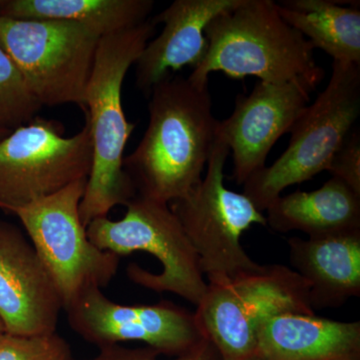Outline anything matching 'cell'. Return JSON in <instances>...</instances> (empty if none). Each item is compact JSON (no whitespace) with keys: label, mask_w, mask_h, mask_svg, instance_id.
I'll return each instance as SVG.
<instances>
[{"label":"cell","mask_w":360,"mask_h":360,"mask_svg":"<svg viewBox=\"0 0 360 360\" xmlns=\"http://www.w3.org/2000/svg\"><path fill=\"white\" fill-rule=\"evenodd\" d=\"M231 150L215 141L205 179L169 207L200 258L208 283H219L257 269L240 238L253 224L267 226L266 217L243 193L224 186V165Z\"/></svg>","instance_id":"obj_9"},{"label":"cell","mask_w":360,"mask_h":360,"mask_svg":"<svg viewBox=\"0 0 360 360\" xmlns=\"http://www.w3.org/2000/svg\"><path fill=\"white\" fill-rule=\"evenodd\" d=\"M153 20L106 35L97 49L87 85L85 108L92 146V163L79 205L85 227L92 220L108 217L112 208L127 205L137 195L123 169L124 149L135 123L127 120L122 86L155 27Z\"/></svg>","instance_id":"obj_2"},{"label":"cell","mask_w":360,"mask_h":360,"mask_svg":"<svg viewBox=\"0 0 360 360\" xmlns=\"http://www.w3.org/2000/svg\"><path fill=\"white\" fill-rule=\"evenodd\" d=\"M292 270L309 288L312 309H335L360 295V229L288 239Z\"/></svg>","instance_id":"obj_15"},{"label":"cell","mask_w":360,"mask_h":360,"mask_svg":"<svg viewBox=\"0 0 360 360\" xmlns=\"http://www.w3.org/2000/svg\"><path fill=\"white\" fill-rule=\"evenodd\" d=\"M65 310L71 329L98 348L139 341L160 355L179 357L208 340L194 312L167 300L153 305L120 304L94 288Z\"/></svg>","instance_id":"obj_11"},{"label":"cell","mask_w":360,"mask_h":360,"mask_svg":"<svg viewBox=\"0 0 360 360\" xmlns=\"http://www.w3.org/2000/svg\"><path fill=\"white\" fill-rule=\"evenodd\" d=\"M125 207L122 219L92 220L86 227L89 240L120 257L135 251L150 253L162 271L153 274L132 264L127 267L129 279L156 292L174 293L198 307L207 283L198 253L169 205L136 195Z\"/></svg>","instance_id":"obj_6"},{"label":"cell","mask_w":360,"mask_h":360,"mask_svg":"<svg viewBox=\"0 0 360 360\" xmlns=\"http://www.w3.org/2000/svg\"><path fill=\"white\" fill-rule=\"evenodd\" d=\"M205 37L207 53L188 77L195 82H207L210 73L220 71L233 79H302L317 87L326 75L311 44L281 18L272 0H241L210 21Z\"/></svg>","instance_id":"obj_3"},{"label":"cell","mask_w":360,"mask_h":360,"mask_svg":"<svg viewBox=\"0 0 360 360\" xmlns=\"http://www.w3.org/2000/svg\"><path fill=\"white\" fill-rule=\"evenodd\" d=\"M250 360H257V359H250Z\"/></svg>","instance_id":"obj_26"},{"label":"cell","mask_w":360,"mask_h":360,"mask_svg":"<svg viewBox=\"0 0 360 360\" xmlns=\"http://www.w3.org/2000/svg\"><path fill=\"white\" fill-rule=\"evenodd\" d=\"M11 131H7V130L0 129V139H4L6 135L11 134Z\"/></svg>","instance_id":"obj_25"},{"label":"cell","mask_w":360,"mask_h":360,"mask_svg":"<svg viewBox=\"0 0 360 360\" xmlns=\"http://www.w3.org/2000/svg\"><path fill=\"white\" fill-rule=\"evenodd\" d=\"M359 115L360 65L333 61L326 89L293 125L286 150L271 165L250 177L243 193L262 212L288 186L328 169Z\"/></svg>","instance_id":"obj_4"},{"label":"cell","mask_w":360,"mask_h":360,"mask_svg":"<svg viewBox=\"0 0 360 360\" xmlns=\"http://www.w3.org/2000/svg\"><path fill=\"white\" fill-rule=\"evenodd\" d=\"M6 326H4V322L0 319V336L6 335Z\"/></svg>","instance_id":"obj_24"},{"label":"cell","mask_w":360,"mask_h":360,"mask_svg":"<svg viewBox=\"0 0 360 360\" xmlns=\"http://www.w3.org/2000/svg\"><path fill=\"white\" fill-rule=\"evenodd\" d=\"M241 0H175L155 16L163 30L148 41L135 63L136 86L150 94L158 82L172 72L191 66L195 70L208 51L206 26L219 14L238 6Z\"/></svg>","instance_id":"obj_14"},{"label":"cell","mask_w":360,"mask_h":360,"mask_svg":"<svg viewBox=\"0 0 360 360\" xmlns=\"http://www.w3.org/2000/svg\"><path fill=\"white\" fill-rule=\"evenodd\" d=\"M328 172L360 194V131L352 130L331 158Z\"/></svg>","instance_id":"obj_22"},{"label":"cell","mask_w":360,"mask_h":360,"mask_svg":"<svg viewBox=\"0 0 360 360\" xmlns=\"http://www.w3.org/2000/svg\"><path fill=\"white\" fill-rule=\"evenodd\" d=\"M288 312L314 314L307 284L290 267L269 264L207 283L194 314L221 360H250L255 359L260 328Z\"/></svg>","instance_id":"obj_5"},{"label":"cell","mask_w":360,"mask_h":360,"mask_svg":"<svg viewBox=\"0 0 360 360\" xmlns=\"http://www.w3.org/2000/svg\"><path fill=\"white\" fill-rule=\"evenodd\" d=\"M158 355L160 354L150 347L127 348L116 345L99 348L98 354L96 356L82 360H160L158 359ZM170 360H221V357L214 345L208 340L202 347L191 354Z\"/></svg>","instance_id":"obj_23"},{"label":"cell","mask_w":360,"mask_h":360,"mask_svg":"<svg viewBox=\"0 0 360 360\" xmlns=\"http://www.w3.org/2000/svg\"><path fill=\"white\" fill-rule=\"evenodd\" d=\"M284 0L276 2L281 18L302 33L314 49L333 61L360 65V9L356 1Z\"/></svg>","instance_id":"obj_19"},{"label":"cell","mask_w":360,"mask_h":360,"mask_svg":"<svg viewBox=\"0 0 360 360\" xmlns=\"http://www.w3.org/2000/svg\"><path fill=\"white\" fill-rule=\"evenodd\" d=\"M257 360H360V322L283 314L257 335Z\"/></svg>","instance_id":"obj_16"},{"label":"cell","mask_w":360,"mask_h":360,"mask_svg":"<svg viewBox=\"0 0 360 360\" xmlns=\"http://www.w3.org/2000/svg\"><path fill=\"white\" fill-rule=\"evenodd\" d=\"M153 0H0V16L79 23L101 37L148 20Z\"/></svg>","instance_id":"obj_18"},{"label":"cell","mask_w":360,"mask_h":360,"mask_svg":"<svg viewBox=\"0 0 360 360\" xmlns=\"http://www.w3.org/2000/svg\"><path fill=\"white\" fill-rule=\"evenodd\" d=\"M63 302L30 239L0 220V319L7 335L56 333Z\"/></svg>","instance_id":"obj_13"},{"label":"cell","mask_w":360,"mask_h":360,"mask_svg":"<svg viewBox=\"0 0 360 360\" xmlns=\"http://www.w3.org/2000/svg\"><path fill=\"white\" fill-rule=\"evenodd\" d=\"M316 87L302 79L258 82L248 96L239 94L229 117L217 122L215 139L232 151L234 181L243 186L266 167L274 144L290 132Z\"/></svg>","instance_id":"obj_12"},{"label":"cell","mask_w":360,"mask_h":360,"mask_svg":"<svg viewBox=\"0 0 360 360\" xmlns=\"http://www.w3.org/2000/svg\"><path fill=\"white\" fill-rule=\"evenodd\" d=\"M92 146L89 127L73 136L56 120L34 117L0 139V208L11 214L87 179Z\"/></svg>","instance_id":"obj_10"},{"label":"cell","mask_w":360,"mask_h":360,"mask_svg":"<svg viewBox=\"0 0 360 360\" xmlns=\"http://www.w3.org/2000/svg\"><path fill=\"white\" fill-rule=\"evenodd\" d=\"M0 360H75L70 345L58 333L0 336Z\"/></svg>","instance_id":"obj_21"},{"label":"cell","mask_w":360,"mask_h":360,"mask_svg":"<svg viewBox=\"0 0 360 360\" xmlns=\"http://www.w3.org/2000/svg\"><path fill=\"white\" fill-rule=\"evenodd\" d=\"M87 179L72 182L46 198L16 208L44 269L56 286L63 309L87 291L106 288L115 278L120 257L89 240L79 205Z\"/></svg>","instance_id":"obj_7"},{"label":"cell","mask_w":360,"mask_h":360,"mask_svg":"<svg viewBox=\"0 0 360 360\" xmlns=\"http://www.w3.org/2000/svg\"><path fill=\"white\" fill-rule=\"evenodd\" d=\"M149 122L123 169L137 195L169 205L202 179L219 120L207 82L169 75L149 94Z\"/></svg>","instance_id":"obj_1"},{"label":"cell","mask_w":360,"mask_h":360,"mask_svg":"<svg viewBox=\"0 0 360 360\" xmlns=\"http://www.w3.org/2000/svg\"><path fill=\"white\" fill-rule=\"evenodd\" d=\"M101 35L77 22L0 16V45L41 106L84 110Z\"/></svg>","instance_id":"obj_8"},{"label":"cell","mask_w":360,"mask_h":360,"mask_svg":"<svg viewBox=\"0 0 360 360\" xmlns=\"http://www.w3.org/2000/svg\"><path fill=\"white\" fill-rule=\"evenodd\" d=\"M41 108L0 45V129L13 131L32 120Z\"/></svg>","instance_id":"obj_20"},{"label":"cell","mask_w":360,"mask_h":360,"mask_svg":"<svg viewBox=\"0 0 360 360\" xmlns=\"http://www.w3.org/2000/svg\"><path fill=\"white\" fill-rule=\"evenodd\" d=\"M266 212V224L283 233L317 238L360 229V194L333 176L316 191L279 196Z\"/></svg>","instance_id":"obj_17"}]
</instances>
